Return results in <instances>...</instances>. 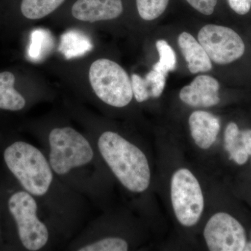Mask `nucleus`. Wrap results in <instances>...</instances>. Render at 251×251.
<instances>
[{"label": "nucleus", "mask_w": 251, "mask_h": 251, "mask_svg": "<svg viewBox=\"0 0 251 251\" xmlns=\"http://www.w3.org/2000/svg\"><path fill=\"white\" fill-rule=\"evenodd\" d=\"M219 82L209 75H198L179 92L181 101L193 108H209L220 103Z\"/></svg>", "instance_id": "nucleus-10"}, {"label": "nucleus", "mask_w": 251, "mask_h": 251, "mask_svg": "<svg viewBox=\"0 0 251 251\" xmlns=\"http://www.w3.org/2000/svg\"><path fill=\"white\" fill-rule=\"evenodd\" d=\"M91 87L100 100L115 108H124L133 98L131 80L125 69L108 59L92 63L89 72Z\"/></svg>", "instance_id": "nucleus-5"}, {"label": "nucleus", "mask_w": 251, "mask_h": 251, "mask_svg": "<svg viewBox=\"0 0 251 251\" xmlns=\"http://www.w3.org/2000/svg\"><path fill=\"white\" fill-rule=\"evenodd\" d=\"M123 11V0H75L71 7L73 17L87 23L111 21Z\"/></svg>", "instance_id": "nucleus-9"}, {"label": "nucleus", "mask_w": 251, "mask_h": 251, "mask_svg": "<svg viewBox=\"0 0 251 251\" xmlns=\"http://www.w3.org/2000/svg\"><path fill=\"white\" fill-rule=\"evenodd\" d=\"M170 0H135L137 11L140 18L147 21H153L166 11Z\"/></svg>", "instance_id": "nucleus-18"}, {"label": "nucleus", "mask_w": 251, "mask_h": 251, "mask_svg": "<svg viewBox=\"0 0 251 251\" xmlns=\"http://www.w3.org/2000/svg\"><path fill=\"white\" fill-rule=\"evenodd\" d=\"M16 77L12 73H0V109L18 111L25 108L26 100L15 90Z\"/></svg>", "instance_id": "nucleus-14"}, {"label": "nucleus", "mask_w": 251, "mask_h": 251, "mask_svg": "<svg viewBox=\"0 0 251 251\" xmlns=\"http://www.w3.org/2000/svg\"><path fill=\"white\" fill-rule=\"evenodd\" d=\"M188 125L193 142L202 150H209L214 145L221 130L219 119L204 110L193 112Z\"/></svg>", "instance_id": "nucleus-11"}, {"label": "nucleus", "mask_w": 251, "mask_h": 251, "mask_svg": "<svg viewBox=\"0 0 251 251\" xmlns=\"http://www.w3.org/2000/svg\"><path fill=\"white\" fill-rule=\"evenodd\" d=\"M240 140L247 153L251 156V129L240 130Z\"/></svg>", "instance_id": "nucleus-22"}, {"label": "nucleus", "mask_w": 251, "mask_h": 251, "mask_svg": "<svg viewBox=\"0 0 251 251\" xmlns=\"http://www.w3.org/2000/svg\"><path fill=\"white\" fill-rule=\"evenodd\" d=\"M97 145L103 161L126 189L135 193L148 189L151 168L148 157L139 147L112 130L101 133Z\"/></svg>", "instance_id": "nucleus-1"}, {"label": "nucleus", "mask_w": 251, "mask_h": 251, "mask_svg": "<svg viewBox=\"0 0 251 251\" xmlns=\"http://www.w3.org/2000/svg\"><path fill=\"white\" fill-rule=\"evenodd\" d=\"M191 6L205 16H209L214 13L218 0H186Z\"/></svg>", "instance_id": "nucleus-20"}, {"label": "nucleus", "mask_w": 251, "mask_h": 251, "mask_svg": "<svg viewBox=\"0 0 251 251\" xmlns=\"http://www.w3.org/2000/svg\"><path fill=\"white\" fill-rule=\"evenodd\" d=\"M229 7L239 15H245L251 9V0H227Z\"/></svg>", "instance_id": "nucleus-21"}, {"label": "nucleus", "mask_w": 251, "mask_h": 251, "mask_svg": "<svg viewBox=\"0 0 251 251\" xmlns=\"http://www.w3.org/2000/svg\"><path fill=\"white\" fill-rule=\"evenodd\" d=\"M203 238L211 251H244L248 240L244 226L224 211L216 212L207 220Z\"/></svg>", "instance_id": "nucleus-7"}, {"label": "nucleus", "mask_w": 251, "mask_h": 251, "mask_svg": "<svg viewBox=\"0 0 251 251\" xmlns=\"http://www.w3.org/2000/svg\"><path fill=\"white\" fill-rule=\"evenodd\" d=\"M9 209L17 225L23 247L30 251L45 247L49 241V230L38 216V204L34 196L26 191L15 193L9 198Z\"/></svg>", "instance_id": "nucleus-6"}, {"label": "nucleus", "mask_w": 251, "mask_h": 251, "mask_svg": "<svg viewBox=\"0 0 251 251\" xmlns=\"http://www.w3.org/2000/svg\"><path fill=\"white\" fill-rule=\"evenodd\" d=\"M4 159L25 191L34 197L49 192L54 172L39 149L26 142H15L5 150Z\"/></svg>", "instance_id": "nucleus-2"}, {"label": "nucleus", "mask_w": 251, "mask_h": 251, "mask_svg": "<svg viewBox=\"0 0 251 251\" xmlns=\"http://www.w3.org/2000/svg\"><path fill=\"white\" fill-rule=\"evenodd\" d=\"M129 244L124 238L106 237L78 248L79 251H126Z\"/></svg>", "instance_id": "nucleus-16"}, {"label": "nucleus", "mask_w": 251, "mask_h": 251, "mask_svg": "<svg viewBox=\"0 0 251 251\" xmlns=\"http://www.w3.org/2000/svg\"><path fill=\"white\" fill-rule=\"evenodd\" d=\"M49 161L56 175L64 176L93 161L90 141L72 127L54 128L49 136Z\"/></svg>", "instance_id": "nucleus-3"}, {"label": "nucleus", "mask_w": 251, "mask_h": 251, "mask_svg": "<svg viewBox=\"0 0 251 251\" xmlns=\"http://www.w3.org/2000/svg\"><path fill=\"white\" fill-rule=\"evenodd\" d=\"M198 38L209 58L216 64H230L241 58L245 52L242 38L231 28L206 25L200 30Z\"/></svg>", "instance_id": "nucleus-8"}, {"label": "nucleus", "mask_w": 251, "mask_h": 251, "mask_svg": "<svg viewBox=\"0 0 251 251\" xmlns=\"http://www.w3.org/2000/svg\"><path fill=\"white\" fill-rule=\"evenodd\" d=\"M244 251H251V233L250 239H249V240H247V244H246V247L244 248Z\"/></svg>", "instance_id": "nucleus-23"}, {"label": "nucleus", "mask_w": 251, "mask_h": 251, "mask_svg": "<svg viewBox=\"0 0 251 251\" xmlns=\"http://www.w3.org/2000/svg\"><path fill=\"white\" fill-rule=\"evenodd\" d=\"M170 196L173 212L182 227L197 226L204 214L205 200L202 186L191 170L181 167L172 175Z\"/></svg>", "instance_id": "nucleus-4"}, {"label": "nucleus", "mask_w": 251, "mask_h": 251, "mask_svg": "<svg viewBox=\"0 0 251 251\" xmlns=\"http://www.w3.org/2000/svg\"><path fill=\"white\" fill-rule=\"evenodd\" d=\"M242 145L239 126L234 122H229L224 132L225 150L229 153Z\"/></svg>", "instance_id": "nucleus-19"}, {"label": "nucleus", "mask_w": 251, "mask_h": 251, "mask_svg": "<svg viewBox=\"0 0 251 251\" xmlns=\"http://www.w3.org/2000/svg\"><path fill=\"white\" fill-rule=\"evenodd\" d=\"M178 44L192 74L207 72L212 69L211 59L205 50L191 34L181 33L178 38Z\"/></svg>", "instance_id": "nucleus-12"}, {"label": "nucleus", "mask_w": 251, "mask_h": 251, "mask_svg": "<svg viewBox=\"0 0 251 251\" xmlns=\"http://www.w3.org/2000/svg\"><path fill=\"white\" fill-rule=\"evenodd\" d=\"M156 45L159 54V60L153 65V69L167 75L168 72L175 70L176 67V54L174 50L165 40H158Z\"/></svg>", "instance_id": "nucleus-17"}, {"label": "nucleus", "mask_w": 251, "mask_h": 251, "mask_svg": "<svg viewBox=\"0 0 251 251\" xmlns=\"http://www.w3.org/2000/svg\"><path fill=\"white\" fill-rule=\"evenodd\" d=\"M166 75L153 70L143 78L137 74L131 75L133 97L138 103H143L150 98H159L164 90Z\"/></svg>", "instance_id": "nucleus-13"}, {"label": "nucleus", "mask_w": 251, "mask_h": 251, "mask_svg": "<svg viewBox=\"0 0 251 251\" xmlns=\"http://www.w3.org/2000/svg\"><path fill=\"white\" fill-rule=\"evenodd\" d=\"M67 0H21V11L29 20H40L52 14Z\"/></svg>", "instance_id": "nucleus-15"}]
</instances>
